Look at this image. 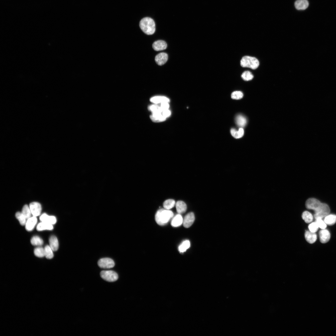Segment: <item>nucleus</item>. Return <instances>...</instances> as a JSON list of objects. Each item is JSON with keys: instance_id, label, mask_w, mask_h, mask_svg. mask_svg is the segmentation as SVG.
<instances>
[{"instance_id": "obj_39", "label": "nucleus", "mask_w": 336, "mask_h": 336, "mask_svg": "<svg viewBox=\"0 0 336 336\" xmlns=\"http://www.w3.org/2000/svg\"><path fill=\"white\" fill-rule=\"evenodd\" d=\"M162 114L163 116L167 119L170 116L171 114V111L169 109L165 110L163 111Z\"/></svg>"}, {"instance_id": "obj_34", "label": "nucleus", "mask_w": 336, "mask_h": 336, "mask_svg": "<svg viewBox=\"0 0 336 336\" xmlns=\"http://www.w3.org/2000/svg\"><path fill=\"white\" fill-rule=\"evenodd\" d=\"M241 77L245 81H249L253 79L254 78V76L251 72L247 71L242 74Z\"/></svg>"}, {"instance_id": "obj_5", "label": "nucleus", "mask_w": 336, "mask_h": 336, "mask_svg": "<svg viewBox=\"0 0 336 336\" xmlns=\"http://www.w3.org/2000/svg\"><path fill=\"white\" fill-rule=\"evenodd\" d=\"M315 212L314 217L315 219L318 218L322 219L329 214L330 209L327 204L322 203L319 208Z\"/></svg>"}, {"instance_id": "obj_20", "label": "nucleus", "mask_w": 336, "mask_h": 336, "mask_svg": "<svg viewBox=\"0 0 336 336\" xmlns=\"http://www.w3.org/2000/svg\"><path fill=\"white\" fill-rule=\"evenodd\" d=\"M53 229V227L52 225L43 222L39 223L37 227V230L38 231L44 230L51 231Z\"/></svg>"}, {"instance_id": "obj_23", "label": "nucleus", "mask_w": 336, "mask_h": 336, "mask_svg": "<svg viewBox=\"0 0 336 336\" xmlns=\"http://www.w3.org/2000/svg\"><path fill=\"white\" fill-rule=\"evenodd\" d=\"M324 221L326 225L332 226L336 222V215L334 214H329L325 217Z\"/></svg>"}, {"instance_id": "obj_9", "label": "nucleus", "mask_w": 336, "mask_h": 336, "mask_svg": "<svg viewBox=\"0 0 336 336\" xmlns=\"http://www.w3.org/2000/svg\"><path fill=\"white\" fill-rule=\"evenodd\" d=\"M195 220V215L193 213L190 212L188 213L185 217L183 224L184 227L188 228L192 225Z\"/></svg>"}, {"instance_id": "obj_38", "label": "nucleus", "mask_w": 336, "mask_h": 336, "mask_svg": "<svg viewBox=\"0 0 336 336\" xmlns=\"http://www.w3.org/2000/svg\"><path fill=\"white\" fill-rule=\"evenodd\" d=\"M159 104L161 107L164 110L169 109L170 105L169 102H164Z\"/></svg>"}, {"instance_id": "obj_16", "label": "nucleus", "mask_w": 336, "mask_h": 336, "mask_svg": "<svg viewBox=\"0 0 336 336\" xmlns=\"http://www.w3.org/2000/svg\"><path fill=\"white\" fill-rule=\"evenodd\" d=\"M167 47V44L165 42L162 40H159L154 43L153 45V47L156 51H161L166 49Z\"/></svg>"}, {"instance_id": "obj_28", "label": "nucleus", "mask_w": 336, "mask_h": 336, "mask_svg": "<svg viewBox=\"0 0 336 336\" xmlns=\"http://www.w3.org/2000/svg\"><path fill=\"white\" fill-rule=\"evenodd\" d=\"M176 202L174 200L168 199L164 202L163 206L165 209L169 210L173 208Z\"/></svg>"}, {"instance_id": "obj_1", "label": "nucleus", "mask_w": 336, "mask_h": 336, "mask_svg": "<svg viewBox=\"0 0 336 336\" xmlns=\"http://www.w3.org/2000/svg\"><path fill=\"white\" fill-rule=\"evenodd\" d=\"M173 212L169 210L160 209L157 212L155 215V220L158 225L164 226L173 217Z\"/></svg>"}, {"instance_id": "obj_27", "label": "nucleus", "mask_w": 336, "mask_h": 336, "mask_svg": "<svg viewBox=\"0 0 336 336\" xmlns=\"http://www.w3.org/2000/svg\"><path fill=\"white\" fill-rule=\"evenodd\" d=\"M31 242L32 244L34 246H41L43 244V240L38 236H35L33 237L31 240Z\"/></svg>"}, {"instance_id": "obj_10", "label": "nucleus", "mask_w": 336, "mask_h": 336, "mask_svg": "<svg viewBox=\"0 0 336 336\" xmlns=\"http://www.w3.org/2000/svg\"><path fill=\"white\" fill-rule=\"evenodd\" d=\"M163 112L158 111L152 113V115L150 116L151 120L154 123H157L165 121L167 119L163 116Z\"/></svg>"}, {"instance_id": "obj_4", "label": "nucleus", "mask_w": 336, "mask_h": 336, "mask_svg": "<svg viewBox=\"0 0 336 336\" xmlns=\"http://www.w3.org/2000/svg\"><path fill=\"white\" fill-rule=\"evenodd\" d=\"M101 278L108 282H114L118 279L119 276L115 272L113 271H103L100 273Z\"/></svg>"}, {"instance_id": "obj_17", "label": "nucleus", "mask_w": 336, "mask_h": 336, "mask_svg": "<svg viewBox=\"0 0 336 336\" xmlns=\"http://www.w3.org/2000/svg\"><path fill=\"white\" fill-rule=\"evenodd\" d=\"M305 237L306 240L310 244L314 243L317 240V235L315 233L307 231L305 234Z\"/></svg>"}, {"instance_id": "obj_24", "label": "nucleus", "mask_w": 336, "mask_h": 336, "mask_svg": "<svg viewBox=\"0 0 336 336\" xmlns=\"http://www.w3.org/2000/svg\"><path fill=\"white\" fill-rule=\"evenodd\" d=\"M231 133L232 136L234 138L236 139H239L244 136V131L242 128H240L238 131H236L235 129H232L231 130Z\"/></svg>"}, {"instance_id": "obj_3", "label": "nucleus", "mask_w": 336, "mask_h": 336, "mask_svg": "<svg viewBox=\"0 0 336 336\" xmlns=\"http://www.w3.org/2000/svg\"><path fill=\"white\" fill-rule=\"evenodd\" d=\"M240 65L243 67L255 69L259 67V62L255 57L245 56L243 57L241 60Z\"/></svg>"}, {"instance_id": "obj_13", "label": "nucleus", "mask_w": 336, "mask_h": 336, "mask_svg": "<svg viewBox=\"0 0 336 336\" xmlns=\"http://www.w3.org/2000/svg\"><path fill=\"white\" fill-rule=\"evenodd\" d=\"M37 218L36 217H31L26 222L25 225L26 230L28 231L33 230L37 222Z\"/></svg>"}, {"instance_id": "obj_30", "label": "nucleus", "mask_w": 336, "mask_h": 336, "mask_svg": "<svg viewBox=\"0 0 336 336\" xmlns=\"http://www.w3.org/2000/svg\"><path fill=\"white\" fill-rule=\"evenodd\" d=\"M45 255L46 258L48 259H51L54 257L53 250L48 245L46 246L44 248Z\"/></svg>"}, {"instance_id": "obj_33", "label": "nucleus", "mask_w": 336, "mask_h": 336, "mask_svg": "<svg viewBox=\"0 0 336 336\" xmlns=\"http://www.w3.org/2000/svg\"><path fill=\"white\" fill-rule=\"evenodd\" d=\"M35 255L37 257L42 258L45 256L44 249L41 247H38L35 249Z\"/></svg>"}, {"instance_id": "obj_14", "label": "nucleus", "mask_w": 336, "mask_h": 336, "mask_svg": "<svg viewBox=\"0 0 336 336\" xmlns=\"http://www.w3.org/2000/svg\"><path fill=\"white\" fill-rule=\"evenodd\" d=\"M168 59V56L165 53H161L157 55L155 57V60L159 65H162L166 63Z\"/></svg>"}, {"instance_id": "obj_18", "label": "nucleus", "mask_w": 336, "mask_h": 336, "mask_svg": "<svg viewBox=\"0 0 336 336\" xmlns=\"http://www.w3.org/2000/svg\"><path fill=\"white\" fill-rule=\"evenodd\" d=\"M150 101L155 104H159L164 102L169 103L170 99L166 97L163 96H156L152 97Z\"/></svg>"}, {"instance_id": "obj_35", "label": "nucleus", "mask_w": 336, "mask_h": 336, "mask_svg": "<svg viewBox=\"0 0 336 336\" xmlns=\"http://www.w3.org/2000/svg\"><path fill=\"white\" fill-rule=\"evenodd\" d=\"M243 96V93L240 91H235L231 94V98L234 99L240 100L242 99Z\"/></svg>"}, {"instance_id": "obj_37", "label": "nucleus", "mask_w": 336, "mask_h": 336, "mask_svg": "<svg viewBox=\"0 0 336 336\" xmlns=\"http://www.w3.org/2000/svg\"><path fill=\"white\" fill-rule=\"evenodd\" d=\"M308 228L310 231L313 233H316L318 231L319 227L315 222L310 224L308 226Z\"/></svg>"}, {"instance_id": "obj_2", "label": "nucleus", "mask_w": 336, "mask_h": 336, "mask_svg": "<svg viewBox=\"0 0 336 336\" xmlns=\"http://www.w3.org/2000/svg\"><path fill=\"white\" fill-rule=\"evenodd\" d=\"M140 26L142 30L146 34L151 35L155 31V24L152 19L146 17L143 19L140 23Z\"/></svg>"}, {"instance_id": "obj_7", "label": "nucleus", "mask_w": 336, "mask_h": 336, "mask_svg": "<svg viewBox=\"0 0 336 336\" xmlns=\"http://www.w3.org/2000/svg\"><path fill=\"white\" fill-rule=\"evenodd\" d=\"M322 203L318 200L314 198L308 199L306 203V206L307 208L314 210L315 212L320 207Z\"/></svg>"}, {"instance_id": "obj_15", "label": "nucleus", "mask_w": 336, "mask_h": 336, "mask_svg": "<svg viewBox=\"0 0 336 336\" xmlns=\"http://www.w3.org/2000/svg\"><path fill=\"white\" fill-rule=\"evenodd\" d=\"M307 0H297L294 3L295 7L298 10H304L309 6Z\"/></svg>"}, {"instance_id": "obj_31", "label": "nucleus", "mask_w": 336, "mask_h": 336, "mask_svg": "<svg viewBox=\"0 0 336 336\" xmlns=\"http://www.w3.org/2000/svg\"><path fill=\"white\" fill-rule=\"evenodd\" d=\"M16 216L17 218L19 221L21 225L24 226L26 225L27 219L22 212H17L16 213Z\"/></svg>"}, {"instance_id": "obj_22", "label": "nucleus", "mask_w": 336, "mask_h": 336, "mask_svg": "<svg viewBox=\"0 0 336 336\" xmlns=\"http://www.w3.org/2000/svg\"><path fill=\"white\" fill-rule=\"evenodd\" d=\"M50 246L53 251H57L59 248V242L57 238L55 236H52L49 240Z\"/></svg>"}, {"instance_id": "obj_29", "label": "nucleus", "mask_w": 336, "mask_h": 336, "mask_svg": "<svg viewBox=\"0 0 336 336\" xmlns=\"http://www.w3.org/2000/svg\"><path fill=\"white\" fill-rule=\"evenodd\" d=\"M22 213L27 219L31 217L32 214L30 207L27 205H25L24 206Z\"/></svg>"}, {"instance_id": "obj_36", "label": "nucleus", "mask_w": 336, "mask_h": 336, "mask_svg": "<svg viewBox=\"0 0 336 336\" xmlns=\"http://www.w3.org/2000/svg\"><path fill=\"white\" fill-rule=\"evenodd\" d=\"M316 219V222L318 227L322 230L325 229L327 227V225L324 221L320 218H318Z\"/></svg>"}, {"instance_id": "obj_11", "label": "nucleus", "mask_w": 336, "mask_h": 336, "mask_svg": "<svg viewBox=\"0 0 336 336\" xmlns=\"http://www.w3.org/2000/svg\"><path fill=\"white\" fill-rule=\"evenodd\" d=\"M320 240V242L322 244L327 243L330 240V235L329 232L327 230L323 229L320 231L319 233Z\"/></svg>"}, {"instance_id": "obj_19", "label": "nucleus", "mask_w": 336, "mask_h": 336, "mask_svg": "<svg viewBox=\"0 0 336 336\" xmlns=\"http://www.w3.org/2000/svg\"><path fill=\"white\" fill-rule=\"evenodd\" d=\"M183 220L181 215L178 214L173 218L171 223V225L173 227L180 226L183 223Z\"/></svg>"}, {"instance_id": "obj_21", "label": "nucleus", "mask_w": 336, "mask_h": 336, "mask_svg": "<svg viewBox=\"0 0 336 336\" xmlns=\"http://www.w3.org/2000/svg\"><path fill=\"white\" fill-rule=\"evenodd\" d=\"M176 206L177 212L178 214H181L185 213L187 209L186 204L182 201H178L176 204Z\"/></svg>"}, {"instance_id": "obj_25", "label": "nucleus", "mask_w": 336, "mask_h": 336, "mask_svg": "<svg viewBox=\"0 0 336 336\" xmlns=\"http://www.w3.org/2000/svg\"><path fill=\"white\" fill-rule=\"evenodd\" d=\"M236 122L237 125L240 127H244L246 125V118L241 115H238L236 118Z\"/></svg>"}, {"instance_id": "obj_6", "label": "nucleus", "mask_w": 336, "mask_h": 336, "mask_svg": "<svg viewBox=\"0 0 336 336\" xmlns=\"http://www.w3.org/2000/svg\"><path fill=\"white\" fill-rule=\"evenodd\" d=\"M98 265L101 268L108 269L114 267L115 264L113 260L109 258H104L98 261Z\"/></svg>"}, {"instance_id": "obj_12", "label": "nucleus", "mask_w": 336, "mask_h": 336, "mask_svg": "<svg viewBox=\"0 0 336 336\" xmlns=\"http://www.w3.org/2000/svg\"><path fill=\"white\" fill-rule=\"evenodd\" d=\"M40 220L42 222H45L52 225H54L57 221L56 217L54 216H49L46 213L42 214L40 217Z\"/></svg>"}, {"instance_id": "obj_8", "label": "nucleus", "mask_w": 336, "mask_h": 336, "mask_svg": "<svg viewBox=\"0 0 336 336\" xmlns=\"http://www.w3.org/2000/svg\"><path fill=\"white\" fill-rule=\"evenodd\" d=\"M29 207L33 216L36 217L40 215L42 209L40 203L38 202H33L30 204Z\"/></svg>"}, {"instance_id": "obj_26", "label": "nucleus", "mask_w": 336, "mask_h": 336, "mask_svg": "<svg viewBox=\"0 0 336 336\" xmlns=\"http://www.w3.org/2000/svg\"><path fill=\"white\" fill-rule=\"evenodd\" d=\"M302 218L307 223L311 222L313 219L312 214L307 211H305L302 213Z\"/></svg>"}, {"instance_id": "obj_32", "label": "nucleus", "mask_w": 336, "mask_h": 336, "mask_svg": "<svg viewBox=\"0 0 336 336\" xmlns=\"http://www.w3.org/2000/svg\"><path fill=\"white\" fill-rule=\"evenodd\" d=\"M190 241L188 240H186L179 246V251L180 253L184 252L190 247Z\"/></svg>"}]
</instances>
